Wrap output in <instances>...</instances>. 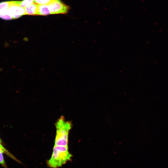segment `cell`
Listing matches in <instances>:
<instances>
[{
	"instance_id": "obj_1",
	"label": "cell",
	"mask_w": 168,
	"mask_h": 168,
	"mask_svg": "<svg viewBox=\"0 0 168 168\" xmlns=\"http://www.w3.org/2000/svg\"><path fill=\"white\" fill-rule=\"evenodd\" d=\"M72 157L68 146L54 145L51 156L47 161V166L53 168L60 167L70 161Z\"/></svg>"
},
{
	"instance_id": "obj_2",
	"label": "cell",
	"mask_w": 168,
	"mask_h": 168,
	"mask_svg": "<svg viewBox=\"0 0 168 168\" xmlns=\"http://www.w3.org/2000/svg\"><path fill=\"white\" fill-rule=\"evenodd\" d=\"M56 134L54 146H68V138L72 124L70 121L66 120L63 116H61L55 124Z\"/></svg>"
},
{
	"instance_id": "obj_3",
	"label": "cell",
	"mask_w": 168,
	"mask_h": 168,
	"mask_svg": "<svg viewBox=\"0 0 168 168\" xmlns=\"http://www.w3.org/2000/svg\"><path fill=\"white\" fill-rule=\"evenodd\" d=\"M47 4L51 14H65L70 9L69 6L65 5L60 0H51Z\"/></svg>"
},
{
	"instance_id": "obj_4",
	"label": "cell",
	"mask_w": 168,
	"mask_h": 168,
	"mask_svg": "<svg viewBox=\"0 0 168 168\" xmlns=\"http://www.w3.org/2000/svg\"><path fill=\"white\" fill-rule=\"evenodd\" d=\"M8 12L13 19H17L26 15L24 8L20 7L17 1H11Z\"/></svg>"
},
{
	"instance_id": "obj_5",
	"label": "cell",
	"mask_w": 168,
	"mask_h": 168,
	"mask_svg": "<svg viewBox=\"0 0 168 168\" xmlns=\"http://www.w3.org/2000/svg\"><path fill=\"white\" fill-rule=\"evenodd\" d=\"M38 4L34 2L30 5L24 8L26 15H37Z\"/></svg>"
},
{
	"instance_id": "obj_6",
	"label": "cell",
	"mask_w": 168,
	"mask_h": 168,
	"mask_svg": "<svg viewBox=\"0 0 168 168\" xmlns=\"http://www.w3.org/2000/svg\"><path fill=\"white\" fill-rule=\"evenodd\" d=\"M51 14L48 5L38 4L37 15L45 16Z\"/></svg>"
},
{
	"instance_id": "obj_7",
	"label": "cell",
	"mask_w": 168,
	"mask_h": 168,
	"mask_svg": "<svg viewBox=\"0 0 168 168\" xmlns=\"http://www.w3.org/2000/svg\"><path fill=\"white\" fill-rule=\"evenodd\" d=\"M34 2V0H22L17 1L18 5L23 8L29 6Z\"/></svg>"
},
{
	"instance_id": "obj_8",
	"label": "cell",
	"mask_w": 168,
	"mask_h": 168,
	"mask_svg": "<svg viewBox=\"0 0 168 168\" xmlns=\"http://www.w3.org/2000/svg\"><path fill=\"white\" fill-rule=\"evenodd\" d=\"M3 153H4V151L0 148V164L3 167L7 168L2 155Z\"/></svg>"
},
{
	"instance_id": "obj_9",
	"label": "cell",
	"mask_w": 168,
	"mask_h": 168,
	"mask_svg": "<svg viewBox=\"0 0 168 168\" xmlns=\"http://www.w3.org/2000/svg\"><path fill=\"white\" fill-rule=\"evenodd\" d=\"M51 0H34V2L40 4H47Z\"/></svg>"
}]
</instances>
